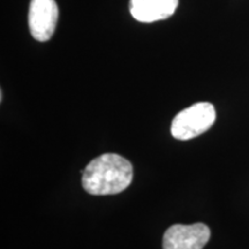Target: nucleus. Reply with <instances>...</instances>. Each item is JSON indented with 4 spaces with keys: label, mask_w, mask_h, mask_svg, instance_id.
I'll return each mask as SVG.
<instances>
[{
    "label": "nucleus",
    "mask_w": 249,
    "mask_h": 249,
    "mask_svg": "<svg viewBox=\"0 0 249 249\" xmlns=\"http://www.w3.org/2000/svg\"><path fill=\"white\" fill-rule=\"evenodd\" d=\"M210 239V229L203 223L176 224L165 232L164 249H203Z\"/></svg>",
    "instance_id": "nucleus-4"
},
{
    "label": "nucleus",
    "mask_w": 249,
    "mask_h": 249,
    "mask_svg": "<svg viewBox=\"0 0 249 249\" xmlns=\"http://www.w3.org/2000/svg\"><path fill=\"white\" fill-rule=\"evenodd\" d=\"M178 5L179 0H129V12L139 22L151 23L172 17Z\"/></svg>",
    "instance_id": "nucleus-5"
},
{
    "label": "nucleus",
    "mask_w": 249,
    "mask_h": 249,
    "mask_svg": "<svg viewBox=\"0 0 249 249\" xmlns=\"http://www.w3.org/2000/svg\"><path fill=\"white\" fill-rule=\"evenodd\" d=\"M59 18L55 0H30L28 26L31 36L38 42H48L53 36Z\"/></svg>",
    "instance_id": "nucleus-3"
},
{
    "label": "nucleus",
    "mask_w": 249,
    "mask_h": 249,
    "mask_svg": "<svg viewBox=\"0 0 249 249\" xmlns=\"http://www.w3.org/2000/svg\"><path fill=\"white\" fill-rule=\"evenodd\" d=\"M133 165L118 154H103L87 165L82 186L91 195H113L132 183Z\"/></svg>",
    "instance_id": "nucleus-1"
},
{
    "label": "nucleus",
    "mask_w": 249,
    "mask_h": 249,
    "mask_svg": "<svg viewBox=\"0 0 249 249\" xmlns=\"http://www.w3.org/2000/svg\"><path fill=\"white\" fill-rule=\"evenodd\" d=\"M216 120V108L211 103H195L180 111L171 124V134L174 139L186 141L207 132Z\"/></svg>",
    "instance_id": "nucleus-2"
}]
</instances>
